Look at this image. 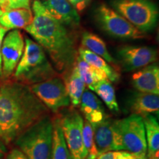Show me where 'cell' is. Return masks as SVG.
Masks as SVG:
<instances>
[{
  "mask_svg": "<svg viewBox=\"0 0 159 159\" xmlns=\"http://www.w3.org/2000/svg\"><path fill=\"white\" fill-rule=\"evenodd\" d=\"M30 87L19 83L0 87V140L9 144L30 127L49 115Z\"/></svg>",
  "mask_w": 159,
  "mask_h": 159,
  "instance_id": "6da1fadb",
  "label": "cell"
},
{
  "mask_svg": "<svg viewBox=\"0 0 159 159\" xmlns=\"http://www.w3.org/2000/svg\"><path fill=\"white\" fill-rule=\"evenodd\" d=\"M33 19L25 30L48 52L57 71L63 72L76 61L75 41L65 25L47 13L40 0L33 3Z\"/></svg>",
  "mask_w": 159,
  "mask_h": 159,
  "instance_id": "7a4b0ae2",
  "label": "cell"
},
{
  "mask_svg": "<svg viewBox=\"0 0 159 159\" xmlns=\"http://www.w3.org/2000/svg\"><path fill=\"white\" fill-rule=\"evenodd\" d=\"M14 76L20 80L37 83L56 76L41 45L29 38L25 40V48Z\"/></svg>",
  "mask_w": 159,
  "mask_h": 159,
  "instance_id": "3957f363",
  "label": "cell"
},
{
  "mask_svg": "<svg viewBox=\"0 0 159 159\" xmlns=\"http://www.w3.org/2000/svg\"><path fill=\"white\" fill-rule=\"evenodd\" d=\"M114 150H124L137 156H148L146 135L142 117L132 114L114 119Z\"/></svg>",
  "mask_w": 159,
  "mask_h": 159,
  "instance_id": "277c9868",
  "label": "cell"
},
{
  "mask_svg": "<svg viewBox=\"0 0 159 159\" xmlns=\"http://www.w3.org/2000/svg\"><path fill=\"white\" fill-rule=\"evenodd\" d=\"M53 120L49 115L30 127L15 140L28 159H50Z\"/></svg>",
  "mask_w": 159,
  "mask_h": 159,
  "instance_id": "5b68a950",
  "label": "cell"
},
{
  "mask_svg": "<svg viewBox=\"0 0 159 159\" xmlns=\"http://www.w3.org/2000/svg\"><path fill=\"white\" fill-rule=\"evenodd\" d=\"M113 9L143 33L152 30L158 19V10L151 0H113Z\"/></svg>",
  "mask_w": 159,
  "mask_h": 159,
  "instance_id": "8992f818",
  "label": "cell"
},
{
  "mask_svg": "<svg viewBox=\"0 0 159 159\" xmlns=\"http://www.w3.org/2000/svg\"><path fill=\"white\" fill-rule=\"evenodd\" d=\"M95 17L101 28L111 36L132 39L144 38L142 32L105 4H101L97 7L95 11Z\"/></svg>",
  "mask_w": 159,
  "mask_h": 159,
  "instance_id": "52a82bcc",
  "label": "cell"
},
{
  "mask_svg": "<svg viewBox=\"0 0 159 159\" xmlns=\"http://www.w3.org/2000/svg\"><path fill=\"white\" fill-rule=\"evenodd\" d=\"M30 88L48 110L53 113H57L70 104L64 82L58 77L34 83Z\"/></svg>",
  "mask_w": 159,
  "mask_h": 159,
  "instance_id": "ba28073f",
  "label": "cell"
},
{
  "mask_svg": "<svg viewBox=\"0 0 159 159\" xmlns=\"http://www.w3.org/2000/svg\"><path fill=\"white\" fill-rule=\"evenodd\" d=\"M83 120L75 110L69 111L60 119L66 144L73 159H85L83 142Z\"/></svg>",
  "mask_w": 159,
  "mask_h": 159,
  "instance_id": "9c48e42d",
  "label": "cell"
},
{
  "mask_svg": "<svg viewBox=\"0 0 159 159\" xmlns=\"http://www.w3.org/2000/svg\"><path fill=\"white\" fill-rule=\"evenodd\" d=\"M25 48V39L19 30L5 35L1 49L2 75L8 77L16 68Z\"/></svg>",
  "mask_w": 159,
  "mask_h": 159,
  "instance_id": "30bf717a",
  "label": "cell"
},
{
  "mask_svg": "<svg viewBox=\"0 0 159 159\" xmlns=\"http://www.w3.org/2000/svg\"><path fill=\"white\" fill-rule=\"evenodd\" d=\"M118 57L123 69L130 71L154 63L157 59V52L150 47L125 46L118 50Z\"/></svg>",
  "mask_w": 159,
  "mask_h": 159,
  "instance_id": "8fae6325",
  "label": "cell"
},
{
  "mask_svg": "<svg viewBox=\"0 0 159 159\" xmlns=\"http://www.w3.org/2000/svg\"><path fill=\"white\" fill-rule=\"evenodd\" d=\"M41 3L46 11L59 22L69 27L78 26L80 17L69 0H45Z\"/></svg>",
  "mask_w": 159,
  "mask_h": 159,
  "instance_id": "7c38bea8",
  "label": "cell"
},
{
  "mask_svg": "<svg viewBox=\"0 0 159 159\" xmlns=\"http://www.w3.org/2000/svg\"><path fill=\"white\" fill-rule=\"evenodd\" d=\"M127 107L132 114L144 116L145 115L155 114L158 115V94H150L137 91L129 97Z\"/></svg>",
  "mask_w": 159,
  "mask_h": 159,
  "instance_id": "4fadbf2b",
  "label": "cell"
},
{
  "mask_svg": "<svg viewBox=\"0 0 159 159\" xmlns=\"http://www.w3.org/2000/svg\"><path fill=\"white\" fill-rule=\"evenodd\" d=\"M132 83L140 92L159 94V67L148 65L132 75Z\"/></svg>",
  "mask_w": 159,
  "mask_h": 159,
  "instance_id": "5bb4252c",
  "label": "cell"
},
{
  "mask_svg": "<svg viewBox=\"0 0 159 159\" xmlns=\"http://www.w3.org/2000/svg\"><path fill=\"white\" fill-rule=\"evenodd\" d=\"M114 119L106 115L102 121L91 126L94 131V139L98 155L114 150V133L113 129Z\"/></svg>",
  "mask_w": 159,
  "mask_h": 159,
  "instance_id": "9a60e30c",
  "label": "cell"
},
{
  "mask_svg": "<svg viewBox=\"0 0 159 159\" xmlns=\"http://www.w3.org/2000/svg\"><path fill=\"white\" fill-rule=\"evenodd\" d=\"M80 105L86 121L91 125L100 122L107 115L99 97L89 91L83 92Z\"/></svg>",
  "mask_w": 159,
  "mask_h": 159,
  "instance_id": "2e32d148",
  "label": "cell"
},
{
  "mask_svg": "<svg viewBox=\"0 0 159 159\" xmlns=\"http://www.w3.org/2000/svg\"><path fill=\"white\" fill-rule=\"evenodd\" d=\"M33 14L31 9H13L4 12L0 16V25L9 30L25 29L32 23Z\"/></svg>",
  "mask_w": 159,
  "mask_h": 159,
  "instance_id": "e0dca14e",
  "label": "cell"
},
{
  "mask_svg": "<svg viewBox=\"0 0 159 159\" xmlns=\"http://www.w3.org/2000/svg\"><path fill=\"white\" fill-rule=\"evenodd\" d=\"M146 135L148 158L158 153L159 150V125L158 119L152 114L142 116Z\"/></svg>",
  "mask_w": 159,
  "mask_h": 159,
  "instance_id": "ac0fdd59",
  "label": "cell"
},
{
  "mask_svg": "<svg viewBox=\"0 0 159 159\" xmlns=\"http://www.w3.org/2000/svg\"><path fill=\"white\" fill-rule=\"evenodd\" d=\"M64 84L72 106L75 108L78 107L80 105L81 97L85 91V85L79 75L75 64L72 67L69 76L66 77Z\"/></svg>",
  "mask_w": 159,
  "mask_h": 159,
  "instance_id": "d6986e66",
  "label": "cell"
},
{
  "mask_svg": "<svg viewBox=\"0 0 159 159\" xmlns=\"http://www.w3.org/2000/svg\"><path fill=\"white\" fill-rule=\"evenodd\" d=\"M79 54L80 57L83 61L103 71L110 81L116 82L119 80V74L118 71L102 57L94 54V52L83 47L79 49Z\"/></svg>",
  "mask_w": 159,
  "mask_h": 159,
  "instance_id": "ffe728a7",
  "label": "cell"
},
{
  "mask_svg": "<svg viewBox=\"0 0 159 159\" xmlns=\"http://www.w3.org/2000/svg\"><path fill=\"white\" fill-rule=\"evenodd\" d=\"M75 66L85 85H86L91 91L97 83L102 80L108 79L106 75L103 71L89 64L80 56H77Z\"/></svg>",
  "mask_w": 159,
  "mask_h": 159,
  "instance_id": "44dd1931",
  "label": "cell"
},
{
  "mask_svg": "<svg viewBox=\"0 0 159 159\" xmlns=\"http://www.w3.org/2000/svg\"><path fill=\"white\" fill-rule=\"evenodd\" d=\"M50 159H73L66 144L58 118L53 120L52 144Z\"/></svg>",
  "mask_w": 159,
  "mask_h": 159,
  "instance_id": "7402d4cb",
  "label": "cell"
},
{
  "mask_svg": "<svg viewBox=\"0 0 159 159\" xmlns=\"http://www.w3.org/2000/svg\"><path fill=\"white\" fill-rule=\"evenodd\" d=\"M81 43H82L83 47L102 57L108 63H111L114 66L116 65V61L109 53L105 43L102 39L97 36V35L85 32L83 34Z\"/></svg>",
  "mask_w": 159,
  "mask_h": 159,
  "instance_id": "603a6c76",
  "label": "cell"
},
{
  "mask_svg": "<svg viewBox=\"0 0 159 159\" xmlns=\"http://www.w3.org/2000/svg\"><path fill=\"white\" fill-rule=\"evenodd\" d=\"M98 95L106 106L111 111L119 113V107L117 102L116 93L111 81L108 79H105L99 81L94 85L92 89Z\"/></svg>",
  "mask_w": 159,
  "mask_h": 159,
  "instance_id": "cb8c5ba5",
  "label": "cell"
},
{
  "mask_svg": "<svg viewBox=\"0 0 159 159\" xmlns=\"http://www.w3.org/2000/svg\"><path fill=\"white\" fill-rule=\"evenodd\" d=\"M83 142L85 159H97L99 155L94 139V131L91 125L88 121L83 122Z\"/></svg>",
  "mask_w": 159,
  "mask_h": 159,
  "instance_id": "d4e9b609",
  "label": "cell"
},
{
  "mask_svg": "<svg viewBox=\"0 0 159 159\" xmlns=\"http://www.w3.org/2000/svg\"><path fill=\"white\" fill-rule=\"evenodd\" d=\"M134 155L124 150L108 151L99 155L97 159H132Z\"/></svg>",
  "mask_w": 159,
  "mask_h": 159,
  "instance_id": "484cf974",
  "label": "cell"
},
{
  "mask_svg": "<svg viewBox=\"0 0 159 159\" xmlns=\"http://www.w3.org/2000/svg\"><path fill=\"white\" fill-rule=\"evenodd\" d=\"M30 9V0H9V10Z\"/></svg>",
  "mask_w": 159,
  "mask_h": 159,
  "instance_id": "4316f807",
  "label": "cell"
},
{
  "mask_svg": "<svg viewBox=\"0 0 159 159\" xmlns=\"http://www.w3.org/2000/svg\"><path fill=\"white\" fill-rule=\"evenodd\" d=\"M69 2L77 12H80L86 8L92 0H69Z\"/></svg>",
  "mask_w": 159,
  "mask_h": 159,
  "instance_id": "83f0119b",
  "label": "cell"
},
{
  "mask_svg": "<svg viewBox=\"0 0 159 159\" xmlns=\"http://www.w3.org/2000/svg\"><path fill=\"white\" fill-rule=\"evenodd\" d=\"M5 159H28L19 149L14 148L10 151Z\"/></svg>",
  "mask_w": 159,
  "mask_h": 159,
  "instance_id": "f1b7e54d",
  "label": "cell"
},
{
  "mask_svg": "<svg viewBox=\"0 0 159 159\" xmlns=\"http://www.w3.org/2000/svg\"><path fill=\"white\" fill-rule=\"evenodd\" d=\"M7 32V30L5 29V27H2V26L0 25V77L2 75V56H1L2 45L3 39L4 38H5Z\"/></svg>",
  "mask_w": 159,
  "mask_h": 159,
  "instance_id": "f546056e",
  "label": "cell"
},
{
  "mask_svg": "<svg viewBox=\"0 0 159 159\" xmlns=\"http://www.w3.org/2000/svg\"><path fill=\"white\" fill-rule=\"evenodd\" d=\"M0 8L3 13L9 11V0H0Z\"/></svg>",
  "mask_w": 159,
  "mask_h": 159,
  "instance_id": "4dcf8cb0",
  "label": "cell"
},
{
  "mask_svg": "<svg viewBox=\"0 0 159 159\" xmlns=\"http://www.w3.org/2000/svg\"><path fill=\"white\" fill-rule=\"evenodd\" d=\"M6 152V149L5 148V146H4L3 143L1 142V140H0V159H2L5 156V153Z\"/></svg>",
  "mask_w": 159,
  "mask_h": 159,
  "instance_id": "1f68e13d",
  "label": "cell"
},
{
  "mask_svg": "<svg viewBox=\"0 0 159 159\" xmlns=\"http://www.w3.org/2000/svg\"><path fill=\"white\" fill-rule=\"evenodd\" d=\"M132 159H149L148 156H134V158Z\"/></svg>",
  "mask_w": 159,
  "mask_h": 159,
  "instance_id": "d6a6232c",
  "label": "cell"
},
{
  "mask_svg": "<svg viewBox=\"0 0 159 159\" xmlns=\"http://www.w3.org/2000/svg\"><path fill=\"white\" fill-rule=\"evenodd\" d=\"M149 159H158V153H156L155 156L151 157V158H150Z\"/></svg>",
  "mask_w": 159,
  "mask_h": 159,
  "instance_id": "836d02e7",
  "label": "cell"
},
{
  "mask_svg": "<svg viewBox=\"0 0 159 159\" xmlns=\"http://www.w3.org/2000/svg\"><path fill=\"white\" fill-rule=\"evenodd\" d=\"M2 13H3V11H2V10H1V8H0V16H2Z\"/></svg>",
  "mask_w": 159,
  "mask_h": 159,
  "instance_id": "e575fe53",
  "label": "cell"
}]
</instances>
